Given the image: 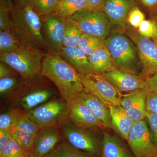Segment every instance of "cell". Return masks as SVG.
Here are the masks:
<instances>
[{
    "label": "cell",
    "mask_w": 157,
    "mask_h": 157,
    "mask_svg": "<svg viewBox=\"0 0 157 157\" xmlns=\"http://www.w3.org/2000/svg\"><path fill=\"white\" fill-rule=\"evenodd\" d=\"M10 15L11 30L21 42L43 51L49 48L42 33L40 16L29 5L22 8L13 5Z\"/></svg>",
    "instance_id": "7a4b0ae2"
},
{
    "label": "cell",
    "mask_w": 157,
    "mask_h": 157,
    "mask_svg": "<svg viewBox=\"0 0 157 157\" xmlns=\"http://www.w3.org/2000/svg\"><path fill=\"white\" fill-rule=\"evenodd\" d=\"M146 111L157 114V92H149L146 98Z\"/></svg>",
    "instance_id": "74e56055"
},
{
    "label": "cell",
    "mask_w": 157,
    "mask_h": 157,
    "mask_svg": "<svg viewBox=\"0 0 157 157\" xmlns=\"http://www.w3.org/2000/svg\"><path fill=\"white\" fill-rule=\"evenodd\" d=\"M135 6V2L133 0H104L102 11L111 27L119 31H125L128 14Z\"/></svg>",
    "instance_id": "9a60e30c"
},
{
    "label": "cell",
    "mask_w": 157,
    "mask_h": 157,
    "mask_svg": "<svg viewBox=\"0 0 157 157\" xmlns=\"http://www.w3.org/2000/svg\"><path fill=\"white\" fill-rule=\"evenodd\" d=\"M127 142L136 157H153L157 153L145 120L135 122Z\"/></svg>",
    "instance_id": "8fae6325"
},
{
    "label": "cell",
    "mask_w": 157,
    "mask_h": 157,
    "mask_svg": "<svg viewBox=\"0 0 157 157\" xmlns=\"http://www.w3.org/2000/svg\"><path fill=\"white\" fill-rule=\"evenodd\" d=\"M144 120L148 124L153 142L157 147V114L146 111Z\"/></svg>",
    "instance_id": "d590c367"
},
{
    "label": "cell",
    "mask_w": 157,
    "mask_h": 157,
    "mask_svg": "<svg viewBox=\"0 0 157 157\" xmlns=\"http://www.w3.org/2000/svg\"><path fill=\"white\" fill-rule=\"evenodd\" d=\"M41 75L53 82L62 99L67 102L84 91L79 73L58 54L46 55L42 61Z\"/></svg>",
    "instance_id": "6da1fadb"
},
{
    "label": "cell",
    "mask_w": 157,
    "mask_h": 157,
    "mask_svg": "<svg viewBox=\"0 0 157 157\" xmlns=\"http://www.w3.org/2000/svg\"><path fill=\"white\" fill-rule=\"evenodd\" d=\"M59 0H31L29 5L40 17L52 14Z\"/></svg>",
    "instance_id": "f1b7e54d"
},
{
    "label": "cell",
    "mask_w": 157,
    "mask_h": 157,
    "mask_svg": "<svg viewBox=\"0 0 157 157\" xmlns=\"http://www.w3.org/2000/svg\"><path fill=\"white\" fill-rule=\"evenodd\" d=\"M153 12L154 14L157 17V6L156 8H155L152 11Z\"/></svg>",
    "instance_id": "bcb514c9"
},
{
    "label": "cell",
    "mask_w": 157,
    "mask_h": 157,
    "mask_svg": "<svg viewBox=\"0 0 157 157\" xmlns=\"http://www.w3.org/2000/svg\"><path fill=\"white\" fill-rule=\"evenodd\" d=\"M45 157H90L79 151L64 139Z\"/></svg>",
    "instance_id": "4316f807"
},
{
    "label": "cell",
    "mask_w": 157,
    "mask_h": 157,
    "mask_svg": "<svg viewBox=\"0 0 157 157\" xmlns=\"http://www.w3.org/2000/svg\"><path fill=\"white\" fill-rule=\"evenodd\" d=\"M145 19L143 12L135 6L131 9L127 17V22L134 29H137Z\"/></svg>",
    "instance_id": "e575fe53"
},
{
    "label": "cell",
    "mask_w": 157,
    "mask_h": 157,
    "mask_svg": "<svg viewBox=\"0 0 157 157\" xmlns=\"http://www.w3.org/2000/svg\"><path fill=\"white\" fill-rule=\"evenodd\" d=\"M87 8L86 0H59L51 14L67 18Z\"/></svg>",
    "instance_id": "603a6c76"
},
{
    "label": "cell",
    "mask_w": 157,
    "mask_h": 157,
    "mask_svg": "<svg viewBox=\"0 0 157 157\" xmlns=\"http://www.w3.org/2000/svg\"><path fill=\"white\" fill-rule=\"evenodd\" d=\"M12 137L10 131L0 129V150L8 143Z\"/></svg>",
    "instance_id": "60d3db41"
},
{
    "label": "cell",
    "mask_w": 157,
    "mask_h": 157,
    "mask_svg": "<svg viewBox=\"0 0 157 157\" xmlns=\"http://www.w3.org/2000/svg\"><path fill=\"white\" fill-rule=\"evenodd\" d=\"M133 1H135V2H136V1H135V0H133Z\"/></svg>",
    "instance_id": "c3c4849f"
},
{
    "label": "cell",
    "mask_w": 157,
    "mask_h": 157,
    "mask_svg": "<svg viewBox=\"0 0 157 157\" xmlns=\"http://www.w3.org/2000/svg\"><path fill=\"white\" fill-rule=\"evenodd\" d=\"M67 18L82 33L105 39L110 35L111 26L103 11L83 10Z\"/></svg>",
    "instance_id": "8992f818"
},
{
    "label": "cell",
    "mask_w": 157,
    "mask_h": 157,
    "mask_svg": "<svg viewBox=\"0 0 157 157\" xmlns=\"http://www.w3.org/2000/svg\"><path fill=\"white\" fill-rule=\"evenodd\" d=\"M17 73V72L10 66L2 62L0 63V78L11 76H16Z\"/></svg>",
    "instance_id": "f35d334b"
},
{
    "label": "cell",
    "mask_w": 157,
    "mask_h": 157,
    "mask_svg": "<svg viewBox=\"0 0 157 157\" xmlns=\"http://www.w3.org/2000/svg\"><path fill=\"white\" fill-rule=\"evenodd\" d=\"M10 15V9L0 5V31L11 30L12 20Z\"/></svg>",
    "instance_id": "8d00e7d4"
},
{
    "label": "cell",
    "mask_w": 157,
    "mask_h": 157,
    "mask_svg": "<svg viewBox=\"0 0 157 157\" xmlns=\"http://www.w3.org/2000/svg\"><path fill=\"white\" fill-rule=\"evenodd\" d=\"M125 32L137 48L140 76L145 78L157 73V46L154 41L141 36L134 29L127 27Z\"/></svg>",
    "instance_id": "30bf717a"
},
{
    "label": "cell",
    "mask_w": 157,
    "mask_h": 157,
    "mask_svg": "<svg viewBox=\"0 0 157 157\" xmlns=\"http://www.w3.org/2000/svg\"><path fill=\"white\" fill-rule=\"evenodd\" d=\"M137 32L141 36L152 39L156 36L157 27L153 19L144 20L137 29Z\"/></svg>",
    "instance_id": "836d02e7"
},
{
    "label": "cell",
    "mask_w": 157,
    "mask_h": 157,
    "mask_svg": "<svg viewBox=\"0 0 157 157\" xmlns=\"http://www.w3.org/2000/svg\"><path fill=\"white\" fill-rule=\"evenodd\" d=\"M105 39L89 34L82 33L77 46L89 56L95 51L105 46Z\"/></svg>",
    "instance_id": "cb8c5ba5"
},
{
    "label": "cell",
    "mask_w": 157,
    "mask_h": 157,
    "mask_svg": "<svg viewBox=\"0 0 157 157\" xmlns=\"http://www.w3.org/2000/svg\"><path fill=\"white\" fill-rule=\"evenodd\" d=\"M31 0H13L14 2V6L18 8H22L29 5L30 2Z\"/></svg>",
    "instance_id": "ee69618b"
},
{
    "label": "cell",
    "mask_w": 157,
    "mask_h": 157,
    "mask_svg": "<svg viewBox=\"0 0 157 157\" xmlns=\"http://www.w3.org/2000/svg\"><path fill=\"white\" fill-rule=\"evenodd\" d=\"M64 139L70 145L90 157H101L103 135L100 131L80 128L68 120L59 124Z\"/></svg>",
    "instance_id": "5b68a950"
},
{
    "label": "cell",
    "mask_w": 157,
    "mask_h": 157,
    "mask_svg": "<svg viewBox=\"0 0 157 157\" xmlns=\"http://www.w3.org/2000/svg\"><path fill=\"white\" fill-rule=\"evenodd\" d=\"M68 106L67 120L74 125L100 132L107 130L93 112L80 101L73 99L68 102Z\"/></svg>",
    "instance_id": "5bb4252c"
},
{
    "label": "cell",
    "mask_w": 157,
    "mask_h": 157,
    "mask_svg": "<svg viewBox=\"0 0 157 157\" xmlns=\"http://www.w3.org/2000/svg\"><path fill=\"white\" fill-rule=\"evenodd\" d=\"M79 75L85 92L95 96L109 108L111 106L120 105L122 93L103 75L95 73Z\"/></svg>",
    "instance_id": "ba28073f"
},
{
    "label": "cell",
    "mask_w": 157,
    "mask_h": 157,
    "mask_svg": "<svg viewBox=\"0 0 157 157\" xmlns=\"http://www.w3.org/2000/svg\"><path fill=\"white\" fill-rule=\"evenodd\" d=\"M59 125L40 128L35 136L31 157H45L64 140Z\"/></svg>",
    "instance_id": "4fadbf2b"
},
{
    "label": "cell",
    "mask_w": 157,
    "mask_h": 157,
    "mask_svg": "<svg viewBox=\"0 0 157 157\" xmlns=\"http://www.w3.org/2000/svg\"><path fill=\"white\" fill-rule=\"evenodd\" d=\"M102 75L122 93L139 90H149L145 78L140 75L123 72L117 69Z\"/></svg>",
    "instance_id": "2e32d148"
},
{
    "label": "cell",
    "mask_w": 157,
    "mask_h": 157,
    "mask_svg": "<svg viewBox=\"0 0 157 157\" xmlns=\"http://www.w3.org/2000/svg\"><path fill=\"white\" fill-rule=\"evenodd\" d=\"M62 58L74 68L79 74H93L89 56L78 46L63 47L58 53Z\"/></svg>",
    "instance_id": "d6986e66"
},
{
    "label": "cell",
    "mask_w": 157,
    "mask_h": 157,
    "mask_svg": "<svg viewBox=\"0 0 157 157\" xmlns=\"http://www.w3.org/2000/svg\"><path fill=\"white\" fill-rule=\"evenodd\" d=\"M75 99L84 104L104 124L106 129H112L109 108L91 94L82 92Z\"/></svg>",
    "instance_id": "ffe728a7"
},
{
    "label": "cell",
    "mask_w": 157,
    "mask_h": 157,
    "mask_svg": "<svg viewBox=\"0 0 157 157\" xmlns=\"http://www.w3.org/2000/svg\"><path fill=\"white\" fill-rule=\"evenodd\" d=\"M0 157H31L13 137L0 150Z\"/></svg>",
    "instance_id": "f546056e"
},
{
    "label": "cell",
    "mask_w": 157,
    "mask_h": 157,
    "mask_svg": "<svg viewBox=\"0 0 157 157\" xmlns=\"http://www.w3.org/2000/svg\"><path fill=\"white\" fill-rule=\"evenodd\" d=\"M42 32L48 48L58 54L63 47L67 20L53 14L41 16Z\"/></svg>",
    "instance_id": "7c38bea8"
},
{
    "label": "cell",
    "mask_w": 157,
    "mask_h": 157,
    "mask_svg": "<svg viewBox=\"0 0 157 157\" xmlns=\"http://www.w3.org/2000/svg\"><path fill=\"white\" fill-rule=\"evenodd\" d=\"M22 132L33 135H36L40 128L30 119L27 113L18 109L15 126Z\"/></svg>",
    "instance_id": "83f0119b"
},
{
    "label": "cell",
    "mask_w": 157,
    "mask_h": 157,
    "mask_svg": "<svg viewBox=\"0 0 157 157\" xmlns=\"http://www.w3.org/2000/svg\"><path fill=\"white\" fill-rule=\"evenodd\" d=\"M117 135L104 133L101 157H136L125 140Z\"/></svg>",
    "instance_id": "ac0fdd59"
},
{
    "label": "cell",
    "mask_w": 157,
    "mask_h": 157,
    "mask_svg": "<svg viewBox=\"0 0 157 157\" xmlns=\"http://www.w3.org/2000/svg\"><path fill=\"white\" fill-rule=\"evenodd\" d=\"M22 44L11 30L0 31V53L14 51Z\"/></svg>",
    "instance_id": "484cf974"
},
{
    "label": "cell",
    "mask_w": 157,
    "mask_h": 157,
    "mask_svg": "<svg viewBox=\"0 0 157 157\" xmlns=\"http://www.w3.org/2000/svg\"><path fill=\"white\" fill-rule=\"evenodd\" d=\"M44 51L22 43L14 51L0 53V61L10 66L24 79L41 75L42 61L47 53Z\"/></svg>",
    "instance_id": "3957f363"
},
{
    "label": "cell",
    "mask_w": 157,
    "mask_h": 157,
    "mask_svg": "<svg viewBox=\"0 0 157 157\" xmlns=\"http://www.w3.org/2000/svg\"><path fill=\"white\" fill-rule=\"evenodd\" d=\"M82 34L81 31L75 26L70 24L67 20L64 36L63 47H75L77 46Z\"/></svg>",
    "instance_id": "1f68e13d"
},
{
    "label": "cell",
    "mask_w": 157,
    "mask_h": 157,
    "mask_svg": "<svg viewBox=\"0 0 157 157\" xmlns=\"http://www.w3.org/2000/svg\"><path fill=\"white\" fill-rule=\"evenodd\" d=\"M26 113L39 128L59 124L67 120L68 102L53 98Z\"/></svg>",
    "instance_id": "52a82bcc"
},
{
    "label": "cell",
    "mask_w": 157,
    "mask_h": 157,
    "mask_svg": "<svg viewBox=\"0 0 157 157\" xmlns=\"http://www.w3.org/2000/svg\"><path fill=\"white\" fill-rule=\"evenodd\" d=\"M23 82L9 102L11 107L27 112L51 99L55 95L53 90L47 87H34Z\"/></svg>",
    "instance_id": "9c48e42d"
},
{
    "label": "cell",
    "mask_w": 157,
    "mask_h": 157,
    "mask_svg": "<svg viewBox=\"0 0 157 157\" xmlns=\"http://www.w3.org/2000/svg\"><path fill=\"white\" fill-rule=\"evenodd\" d=\"M152 11L157 6V0H135Z\"/></svg>",
    "instance_id": "7bdbcfd3"
},
{
    "label": "cell",
    "mask_w": 157,
    "mask_h": 157,
    "mask_svg": "<svg viewBox=\"0 0 157 157\" xmlns=\"http://www.w3.org/2000/svg\"><path fill=\"white\" fill-rule=\"evenodd\" d=\"M149 90L151 92H157V73L145 78Z\"/></svg>",
    "instance_id": "b9f144b4"
},
{
    "label": "cell",
    "mask_w": 157,
    "mask_h": 157,
    "mask_svg": "<svg viewBox=\"0 0 157 157\" xmlns=\"http://www.w3.org/2000/svg\"><path fill=\"white\" fill-rule=\"evenodd\" d=\"M153 18V19H154L155 21V23L156 24L157 27V17H156V16L154 14ZM151 39L153 40V41H154V42H155V44L157 46V33L156 36L155 37H154V38H153L152 39Z\"/></svg>",
    "instance_id": "f6af8a7d"
},
{
    "label": "cell",
    "mask_w": 157,
    "mask_h": 157,
    "mask_svg": "<svg viewBox=\"0 0 157 157\" xmlns=\"http://www.w3.org/2000/svg\"><path fill=\"white\" fill-rule=\"evenodd\" d=\"M105 46L117 69L138 75L137 48L126 36L121 32H114L105 39Z\"/></svg>",
    "instance_id": "277c9868"
},
{
    "label": "cell",
    "mask_w": 157,
    "mask_h": 157,
    "mask_svg": "<svg viewBox=\"0 0 157 157\" xmlns=\"http://www.w3.org/2000/svg\"><path fill=\"white\" fill-rule=\"evenodd\" d=\"M153 157H157V153L156 154V155H155Z\"/></svg>",
    "instance_id": "7dc6e473"
},
{
    "label": "cell",
    "mask_w": 157,
    "mask_h": 157,
    "mask_svg": "<svg viewBox=\"0 0 157 157\" xmlns=\"http://www.w3.org/2000/svg\"><path fill=\"white\" fill-rule=\"evenodd\" d=\"M148 90H139L123 94L120 106L135 122L143 120L146 112V98Z\"/></svg>",
    "instance_id": "e0dca14e"
},
{
    "label": "cell",
    "mask_w": 157,
    "mask_h": 157,
    "mask_svg": "<svg viewBox=\"0 0 157 157\" xmlns=\"http://www.w3.org/2000/svg\"><path fill=\"white\" fill-rule=\"evenodd\" d=\"M87 8L86 10L91 11H102L104 0H86Z\"/></svg>",
    "instance_id": "ab89813d"
},
{
    "label": "cell",
    "mask_w": 157,
    "mask_h": 157,
    "mask_svg": "<svg viewBox=\"0 0 157 157\" xmlns=\"http://www.w3.org/2000/svg\"><path fill=\"white\" fill-rule=\"evenodd\" d=\"M89 59L91 70L95 74L103 75L116 69L105 46L95 51L89 56Z\"/></svg>",
    "instance_id": "7402d4cb"
},
{
    "label": "cell",
    "mask_w": 157,
    "mask_h": 157,
    "mask_svg": "<svg viewBox=\"0 0 157 157\" xmlns=\"http://www.w3.org/2000/svg\"><path fill=\"white\" fill-rule=\"evenodd\" d=\"M109 110L112 129L127 141L135 122L120 105L111 106L109 107Z\"/></svg>",
    "instance_id": "44dd1931"
},
{
    "label": "cell",
    "mask_w": 157,
    "mask_h": 157,
    "mask_svg": "<svg viewBox=\"0 0 157 157\" xmlns=\"http://www.w3.org/2000/svg\"><path fill=\"white\" fill-rule=\"evenodd\" d=\"M23 81L17 76L0 78V95L1 99L9 102Z\"/></svg>",
    "instance_id": "d4e9b609"
},
{
    "label": "cell",
    "mask_w": 157,
    "mask_h": 157,
    "mask_svg": "<svg viewBox=\"0 0 157 157\" xmlns=\"http://www.w3.org/2000/svg\"><path fill=\"white\" fill-rule=\"evenodd\" d=\"M12 137L29 153L33 147L35 135L22 132L15 127L11 129Z\"/></svg>",
    "instance_id": "4dcf8cb0"
},
{
    "label": "cell",
    "mask_w": 157,
    "mask_h": 157,
    "mask_svg": "<svg viewBox=\"0 0 157 157\" xmlns=\"http://www.w3.org/2000/svg\"><path fill=\"white\" fill-rule=\"evenodd\" d=\"M18 109L11 107L0 114V129L10 131L15 126Z\"/></svg>",
    "instance_id": "d6a6232c"
}]
</instances>
